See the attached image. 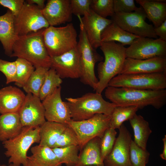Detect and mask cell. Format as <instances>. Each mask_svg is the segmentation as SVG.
<instances>
[{"label": "cell", "instance_id": "cell-12", "mask_svg": "<svg viewBox=\"0 0 166 166\" xmlns=\"http://www.w3.org/2000/svg\"><path fill=\"white\" fill-rule=\"evenodd\" d=\"M126 58L140 60L166 57V41L159 38L139 37L126 48Z\"/></svg>", "mask_w": 166, "mask_h": 166}, {"label": "cell", "instance_id": "cell-5", "mask_svg": "<svg viewBox=\"0 0 166 166\" xmlns=\"http://www.w3.org/2000/svg\"><path fill=\"white\" fill-rule=\"evenodd\" d=\"M40 126L23 127L21 131L14 137L2 142L6 149L4 154L9 157L8 163L17 166L27 164V152L34 143H39Z\"/></svg>", "mask_w": 166, "mask_h": 166}, {"label": "cell", "instance_id": "cell-35", "mask_svg": "<svg viewBox=\"0 0 166 166\" xmlns=\"http://www.w3.org/2000/svg\"><path fill=\"white\" fill-rule=\"evenodd\" d=\"M117 134L115 129L109 127L105 131L101 138L100 149L103 160L112 151L116 139Z\"/></svg>", "mask_w": 166, "mask_h": 166}, {"label": "cell", "instance_id": "cell-7", "mask_svg": "<svg viewBox=\"0 0 166 166\" xmlns=\"http://www.w3.org/2000/svg\"><path fill=\"white\" fill-rule=\"evenodd\" d=\"M77 17L80 22L79 39L77 47L80 55L81 67L80 81L94 90L98 81L95 74V66L97 62L102 61L103 58L90 43L82 22L79 16Z\"/></svg>", "mask_w": 166, "mask_h": 166}, {"label": "cell", "instance_id": "cell-25", "mask_svg": "<svg viewBox=\"0 0 166 166\" xmlns=\"http://www.w3.org/2000/svg\"><path fill=\"white\" fill-rule=\"evenodd\" d=\"M67 124L46 121L40 126L39 144L53 148L59 136Z\"/></svg>", "mask_w": 166, "mask_h": 166}, {"label": "cell", "instance_id": "cell-3", "mask_svg": "<svg viewBox=\"0 0 166 166\" xmlns=\"http://www.w3.org/2000/svg\"><path fill=\"white\" fill-rule=\"evenodd\" d=\"M100 47L104 54L105 60L98 65L99 79L94 90L101 94L108 86L110 81L120 73L126 56V48L119 43L102 42Z\"/></svg>", "mask_w": 166, "mask_h": 166}, {"label": "cell", "instance_id": "cell-42", "mask_svg": "<svg viewBox=\"0 0 166 166\" xmlns=\"http://www.w3.org/2000/svg\"><path fill=\"white\" fill-rule=\"evenodd\" d=\"M154 30L156 35L159 38L166 41V20L159 26L155 28Z\"/></svg>", "mask_w": 166, "mask_h": 166}, {"label": "cell", "instance_id": "cell-34", "mask_svg": "<svg viewBox=\"0 0 166 166\" xmlns=\"http://www.w3.org/2000/svg\"><path fill=\"white\" fill-rule=\"evenodd\" d=\"M130 158L132 166H146L150 153L137 146L132 140L130 145Z\"/></svg>", "mask_w": 166, "mask_h": 166}, {"label": "cell", "instance_id": "cell-27", "mask_svg": "<svg viewBox=\"0 0 166 166\" xmlns=\"http://www.w3.org/2000/svg\"><path fill=\"white\" fill-rule=\"evenodd\" d=\"M129 121L134 132V142L140 147L146 149L147 142L152 132L148 122L141 115L136 114Z\"/></svg>", "mask_w": 166, "mask_h": 166}, {"label": "cell", "instance_id": "cell-36", "mask_svg": "<svg viewBox=\"0 0 166 166\" xmlns=\"http://www.w3.org/2000/svg\"><path fill=\"white\" fill-rule=\"evenodd\" d=\"M90 9L99 16L104 18L114 14L113 0H92Z\"/></svg>", "mask_w": 166, "mask_h": 166}, {"label": "cell", "instance_id": "cell-32", "mask_svg": "<svg viewBox=\"0 0 166 166\" xmlns=\"http://www.w3.org/2000/svg\"><path fill=\"white\" fill-rule=\"evenodd\" d=\"M59 162L66 166H74L78 160V145L52 148Z\"/></svg>", "mask_w": 166, "mask_h": 166}, {"label": "cell", "instance_id": "cell-29", "mask_svg": "<svg viewBox=\"0 0 166 166\" xmlns=\"http://www.w3.org/2000/svg\"><path fill=\"white\" fill-rule=\"evenodd\" d=\"M139 109L135 106H117L111 116L110 127L119 129L123 123L129 120Z\"/></svg>", "mask_w": 166, "mask_h": 166}, {"label": "cell", "instance_id": "cell-4", "mask_svg": "<svg viewBox=\"0 0 166 166\" xmlns=\"http://www.w3.org/2000/svg\"><path fill=\"white\" fill-rule=\"evenodd\" d=\"M66 99L71 119L75 121L89 119L97 114L111 116L117 106L106 101L101 94L96 92L87 93L80 97Z\"/></svg>", "mask_w": 166, "mask_h": 166}, {"label": "cell", "instance_id": "cell-16", "mask_svg": "<svg viewBox=\"0 0 166 166\" xmlns=\"http://www.w3.org/2000/svg\"><path fill=\"white\" fill-rule=\"evenodd\" d=\"M18 112L23 127L40 126L46 121L41 101L30 93H27Z\"/></svg>", "mask_w": 166, "mask_h": 166}, {"label": "cell", "instance_id": "cell-31", "mask_svg": "<svg viewBox=\"0 0 166 166\" xmlns=\"http://www.w3.org/2000/svg\"><path fill=\"white\" fill-rule=\"evenodd\" d=\"M62 81L55 70L50 68L47 72L43 84L39 93V97L41 101L46 97L53 93L61 86Z\"/></svg>", "mask_w": 166, "mask_h": 166}, {"label": "cell", "instance_id": "cell-1", "mask_svg": "<svg viewBox=\"0 0 166 166\" xmlns=\"http://www.w3.org/2000/svg\"><path fill=\"white\" fill-rule=\"evenodd\" d=\"M106 97L117 106H135L142 109L150 105L159 109L166 103V90H144L108 86Z\"/></svg>", "mask_w": 166, "mask_h": 166}, {"label": "cell", "instance_id": "cell-10", "mask_svg": "<svg viewBox=\"0 0 166 166\" xmlns=\"http://www.w3.org/2000/svg\"><path fill=\"white\" fill-rule=\"evenodd\" d=\"M111 20L124 30L141 37L157 38L154 27L145 21L146 14L140 6L138 10L131 13H115Z\"/></svg>", "mask_w": 166, "mask_h": 166}, {"label": "cell", "instance_id": "cell-15", "mask_svg": "<svg viewBox=\"0 0 166 166\" xmlns=\"http://www.w3.org/2000/svg\"><path fill=\"white\" fill-rule=\"evenodd\" d=\"M61 86L46 97L42 103L47 121L66 124L71 119L70 110L66 102L62 101Z\"/></svg>", "mask_w": 166, "mask_h": 166}, {"label": "cell", "instance_id": "cell-41", "mask_svg": "<svg viewBox=\"0 0 166 166\" xmlns=\"http://www.w3.org/2000/svg\"><path fill=\"white\" fill-rule=\"evenodd\" d=\"M25 2L24 0H0V5L8 8L15 17L18 15Z\"/></svg>", "mask_w": 166, "mask_h": 166}, {"label": "cell", "instance_id": "cell-8", "mask_svg": "<svg viewBox=\"0 0 166 166\" xmlns=\"http://www.w3.org/2000/svg\"><path fill=\"white\" fill-rule=\"evenodd\" d=\"M108 86L144 90L166 88V73L119 74L112 78Z\"/></svg>", "mask_w": 166, "mask_h": 166}, {"label": "cell", "instance_id": "cell-40", "mask_svg": "<svg viewBox=\"0 0 166 166\" xmlns=\"http://www.w3.org/2000/svg\"><path fill=\"white\" fill-rule=\"evenodd\" d=\"M113 3L115 13H131L139 9L136 6L133 0H113Z\"/></svg>", "mask_w": 166, "mask_h": 166}, {"label": "cell", "instance_id": "cell-33", "mask_svg": "<svg viewBox=\"0 0 166 166\" xmlns=\"http://www.w3.org/2000/svg\"><path fill=\"white\" fill-rule=\"evenodd\" d=\"M15 61L16 71L15 84L23 88L34 71L35 67L30 62L22 58H17Z\"/></svg>", "mask_w": 166, "mask_h": 166}, {"label": "cell", "instance_id": "cell-11", "mask_svg": "<svg viewBox=\"0 0 166 166\" xmlns=\"http://www.w3.org/2000/svg\"><path fill=\"white\" fill-rule=\"evenodd\" d=\"M49 26L42 10L36 5L25 1L18 15L15 17V29L18 36L36 32Z\"/></svg>", "mask_w": 166, "mask_h": 166}, {"label": "cell", "instance_id": "cell-30", "mask_svg": "<svg viewBox=\"0 0 166 166\" xmlns=\"http://www.w3.org/2000/svg\"><path fill=\"white\" fill-rule=\"evenodd\" d=\"M50 68L39 67L35 68L26 84L22 88L27 93L39 97L40 89L43 84L46 73Z\"/></svg>", "mask_w": 166, "mask_h": 166}, {"label": "cell", "instance_id": "cell-21", "mask_svg": "<svg viewBox=\"0 0 166 166\" xmlns=\"http://www.w3.org/2000/svg\"><path fill=\"white\" fill-rule=\"evenodd\" d=\"M15 17L8 10L3 15L0 16V42L7 56L10 57L13 53V46L18 36L14 27Z\"/></svg>", "mask_w": 166, "mask_h": 166}, {"label": "cell", "instance_id": "cell-2", "mask_svg": "<svg viewBox=\"0 0 166 166\" xmlns=\"http://www.w3.org/2000/svg\"><path fill=\"white\" fill-rule=\"evenodd\" d=\"M45 29L18 37L14 44L13 53L10 57L24 59L36 68H51V58L45 47L43 33Z\"/></svg>", "mask_w": 166, "mask_h": 166}, {"label": "cell", "instance_id": "cell-26", "mask_svg": "<svg viewBox=\"0 0 166 166\" xmlns=\"http://www.w3.org/2000/svg\"><path fill=\"white\" fill-rule=\"evenodd\" d=\"M139 37L124 30L112 21L102 32L101 40L102 42L117 41L124 46L130 45L134 40Z\"/></svg>", "mask_w": 166, "mask_h": 166}, {"label": "cell", "instance_id": "cell-6", "mask_svg": "<svg viewBox=\"0 0 166 166\" xmlns=\"http://www.w3.org/2000/svg\"><path fill=\"white\" fill-rule=\"evenodd\" d=\"M44 43L51 58L67 52L77 46V33L72 23L64 26H49L43 33Z\"/></svg>", "mask_w": 166, "mask_h": 166}, {"label": "cell", "instance_id": "cell-43", "mask_svg": "<svg viewBox=\"0 0 166 166\" xmlns=\"http://www.w3.org/2000/svg\"><path fill=\"white\" fill-rule=\"evenodd\" d=\"M45 0H27L26 2L30 4H34L36 5L40 9L42 10L45 6Z\"/></svg>", "mask_w": 166, "mask_h": 166}, {"label": "cell", "instance_id": "cell-19", "mask_svg": "<svg viewBox=\"0 0 166 166\" xmlns=\"http://www.w3.org/2000/svg\"><path fill=\"white\" fill-rule=\"evenodd\" d=\"M42 12L49 26L64 24L72 19L70 0H48Z\"/></svg>", "mask_w": 166, "mask_h": 166}, {"label": "cell", "instance_id": "cell-46", "mask_svg": "<svg viewBox=\"0 0 166 166\" xmlns=\"http://www.w3.org/2000/svg\"><path fill=\"white\" fill-rule=\"evenodd\" d=\"M0 166H17L16 165H15L11 163L10 164H9L8 165H6L5 164H1Z\"/></svg>", "mask_w": 166, "mask_h": 166}, {"label": "cell", "instance_id": "cell-14", "mask_svg": "<svg viewBox=\"0 0 166 166\" xmlns=\"http://www.w3.org/2000/svg\"><path fill=\"white\" fill-rule=\"evenodd\" d=\"M51 68L62 78H80L81 67L77 46L60 55L51 57Z\"/></svg>", "mask_w": 166, "mask_h": 166}, {"label": "cell", "instance_id": "cell-13", "mask_svg": "<svg viewBox=\"0 0 166 166\" xmlns=\"http://www.w3.org/2000/svg\"><path fill=\"white\" fill-rule=\"evenodd\" d=\"M119 130L113 148L104 160L105 166H132L129 153L131 135L123 124Z\"/></svg>", "mask_w": 166, "mask_h": 166}, {"label": "cell", "instance_id": "cell-9", "mask_svg": "<svg viewBox=\"0 0 166 166\" xmlns=\"http://www.w3.org/2000/svg\"><path fill=\"white\" fill-rule=\"evenodd\" d=\"M111 116L97 114L92 117L81 121L71 119L66 124L71 127L77 136L79 150L89 141L96 137L100 138L110 127Z\"/></svg>", "mask_w": 166, "mask_h": 166}, {"label": "cell", "instance_id": "cell-47", "mask_svg": "<svg viewBox=\"0 0 166 166\" xmlns=\"http://www.w3.org/2000/svg\"><path fill=\"white\" fill-rule=\"evenodd\" d=\"M0 165H1V164H0Z\"/></svg>", "mask_w": 166, "mask_h": 166}, {"label": "cell", "instance_id": "cell-37", "mask_svg": "<svg viewBox=\"0 0 166 166\" xmlns=\"http://www.w3.org/2000/svg\"><path fill=\"white\" fill-rule=\"evenodd\" d=\"M78 145V140L76 133L71 127L67 125L59 136L53 148Z\"/></svg>", "mask_w": 166, "mask_h": 166}, {"label": "cell", "instance_id": "cell-38", "mask_svg": "<svg viewBox=\"0 0 166 166\" xmlns=\"http://www.w3.org/2000/svg\"><path fill=\"white\" fill-rule=\"evenodd\" d=\"M16 66L15 61H9L0 59V71L6 77V83L15 82L16 79Z\"/></svg>", "mask_w": 166, "mask_h": 166}, {"label": "cell", "instance_id": "cell-22", "mask_svg": "<svg viewBox=\"0 0 166 166\" xmlns=\"http://www.w3.org/2000/svg\"><path fill=\"white\" fill-rule=\"evenodd\" d=\"M99 137L88 142L80 149L78 160L74 166H105L100 149Z\"/></svg>", "mask_w": 166, "mask_h": 166}, {"label": "cell", "instance_id": "cell-24", "mask_svg": "<svg viewBox=\"0 0 166 166\" xmlns=\"http://www.w3.org/2000/svg\"><path fill=\"white\" fill-rule=\"evenodd\" d=\"M23 126L18 112L0 115V141L12 138L21 131Z\"/></svg>", "mask_w": 166, "mask_h": 166}, {"label": "cell", "instance_id": "cell-20", "mask_svg": "<svg viewBox=\"0 0 166 166\" xmlns=\"http://www.w3.org/2000/svg\"><path fill=\"white\" fill-rule=\"evenodd\" d=\"M26 95L19 88L9 86L0 89V113L18 112Z\"/></svg>", "mask_w": 166, "mask_h": 166}, {"label": "cell", "instance_id": "cell-28", "mask_svg": "<svg viewBox=\"0 0 166 166\" xmlns=\"http://www.w3.org/2000/svg\"><path fill=\"white\" fill-rule=\"evenodd\" d=\"M31 156L41 166H61L52 149L40 145L32 147L31 148Z\"/></svg>", "mask_w": 166, "mask_h": 166}, {"label": "cell", "instance_id": "cell-45", "mask_svg": "<svg viewBox=\"0 0 166 166\" xmlns=\"http://www.w3.org/2000/svg\"><path fill=\"white\" fill-rule=\"evenodd\" d=\"M163 143V150L162 153L160 154V156L161 158L164 160H166V135H165L162 139Z\"/></svg>", "mask_w": 166, "mask_h": 166}, {"label": "cell", "instance_id": "cell-23", "mask_svg": "<svg viewBox=\"0 0 166 166\" xmlns=\"http://www.w3.org/2000/svg\"><path fill=\"white\" fill-rule=\"evenodd\" d=\"M156 28L166 20V0H136Z\"/></svg>", "mask_w": 166, "mask_h": 166}, {"label": "cell", "instance_id": "cell-18", "mask_svg": "<svg viewBox=\"0 0 166 166\" xmlns=\"http://www.w3.org/2000/svg\"><path fill=\"white\" fill-rule=\"evenodd\" d=\"M78 16L82 22L87 38L92 46L95 49L100 47L102 42L101 33L112 22V20L99 16L91 9L89 12L85 14L83 17Z\"/></svg>", "mask_w": 166, "mask_h": 166}, {"label": "cell", "instance_id": "cell-44", "mask_svg": "<svg viewBox=\"0 0 166 166\" xmlns=\"http://www.w3.org/2000/svg\"><path fill=\"white\" fill-rule=\"evenodd\" d=\"M25 166H41L31 156L28 157L27 163Z\"/></svg>", "mask_w": 166, "mask_h": 166}, {"label": "cell", "instance_id": "cell-17", "mask_svg": "<svg viewBox=\"0 0 166 166\" xmlns=\"http://www.w3.org/2000/svg\"><path fill=\"white\" fill-rule=\"evenodd\" d=\"M166 73V57L145 59L126 58L120 74Z\"/></svg>", "mask_w": 166, "mask_h": 166}, {"label": "cell", "instance_id": "cell-39", "mask_svg": "<svg viewBox=\"0 0 166 166\" xmlns=\"http://www.w3.org/2000/svg\"><path fill=\"white\" fill-rule=\"evenodd\" d=\"M92 0H70V7L72 14L77 16L84 15L91 10Z\"/></svg>", "mask_w": 166, "mask_h": 166}]
</instances>
